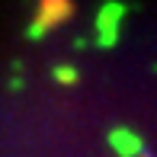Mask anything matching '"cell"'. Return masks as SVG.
Returning a JSON list of instances; mask_svg holds the SVG:
<instances>
[{"instance_id": "obj_1", "label": "cell", "mask_w": 157, "mask_h": 157, "mask_svg": "<svg viewBox=\"0 0 157 157\" xmlns=\"http://www.w3.org/2000/svg\"><path fill=\"white\" fill-rule=\"evenodd\" d=\"M71 16H74V0H39V10H35V19L45 29H58Z\"/></svg>"}, {"instance_id": "obj_2", "label": "cell", "mask_w": 157, "mask_h": 157, "mask_svg": "<svg viewBox=\"0 0 157 157\" xmlns=\"http://www.w3.org/2000/svg\"><path fill=\"white\" fill-rule=\"evenodd\" d=\"M109 144H112V151L119 157H135L138 151H144L141 138L132 132V128H112L109 132Z\"/></svg>"}, {"instance_id": "obj_4", "label": "cell", "mask_w": 157, "mask_h": 157, "mask_svg": "<svg viewBox=\"0 0 157 157\" xmlns=\"http://www.w3.org/2000/svg\"><path fill=\"white\" fill-rule=\"evenodd\" d=\"M52 77L61 83V87H74V83L80 80V71H77L74 64H58V67L52 71Z\"/></svg>"}, {"instance_id": "obj_3", "label": "cell", "mask_w": 157, "mask_h": 157, "mask_svg": "<svg viewBox=\"0 0 157 157\" xmlns=\"http://www.w3.org/2000/svg\"><path fill=\"white\" fill-rule=\"evenodd\" d=\"M128 13V6L122 3V0H109V3L99 6L96 13V29H119V19H122Z\"/></svg>"}, {"instance_id": "obj_6", "label": "cell", "mask_w": 157, "mask_h": 157, "mask_svg": "<svg viewBox=\"0 0 157 157\" xmlns=\"http://www.w3.org/2000/svg\"><path fill=\"white\" fill-rule=\"evenodd\" d=\"M45 32H48V29H45V26L39 23V19H32V23H29V29H26V35H29L32 42H39V39H45Z\"/></svg>"}, {"instance_id": "obj_5", "label": "cell", "mask_w": 157, "mask_h": 157, "mask_svg": "<svg viewBox=\"0 0 157 157\" xmlns=\"http://www.w3.org/2000/svg\"><path fill=\"white\" fill-rule=\"evenodd\" d=\"M119 42V29H96V45L99 48H112Z\"/></svg>"}, {"instance_id": "obj_7", "label": "cell", "mask_w": 157, "mask_h": 157, "mask_svg": "<svg viewBox=\"0 0 157 157\" xmlns=\"http://www.w3.org/2000/svg\"><path fill=\"white\" fill-rule=\"evenodd\" d=\"M135 157H154L151 151H138V154H135Z\"/></svg>"}]
</instances>
